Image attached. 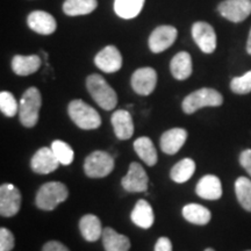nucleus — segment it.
Instances as JSON below:
<instances>
[{
  "mask_svg": "<svg viewBox=\"0 0 251 251\" xmlns=\"http://www.w3.org/2000/svg\"><path fill=\"white\" fill-rule=\"evenodd\" d=\"M15 246L14 235L7 228H0V251H11Z\"/></svg>",
  "mask_w": 251,
  "mask_h": 251,
  "instance_id": "nucleus-33",
  "label": "nucleus"
},
{
  "mask_svg": "<svg viewBox=\"0 0 251 251\" xmlns=\"http://www.w3.org/2000/svg\"><path fill=\"white\" fill-rule=\"evenodd\" d=\"M59 164L61 163L56 158L51 148L47 147L37 150L30 161L31 170L40 175H48L50 172H54Z\"/></svg>",
  "mask_w": 251,
  "mask_h": 251,
  "instance_id": "nucleus-14",
  "label": "nucleus"
},
{
  "mask_svg": "<svg viewBox=\"0 0 251 251\" xmlns=\"http://www.w3.org/2000/svg\"><path fill=\"white\" fill-rule=\"evenodd\" d=\"M248 251H251V250H248Z\"/></svg>",
  "mask_w": 251,
  "mask_h": 251,
  "instance_id": "nucleus-39",
  "label": "nucleus"
},
{
  "mask_svg": "<svg viewBox=\"0 0 251 251\" xmlns=\"http://www.w3.org/2000/svg\"><path fill=\"white\" fill-rule=\"evenodd\" d=\"M27 25L31 30L41 35H51L57 28L55 18L45 11L31 12L27 18Z\"/></svg>",
  "mask_w": 251,
  "mask_h": 251,
  "instance_id": "nucleus-15",
  "label": "nucleus"
},
{
  "mask_svg": "<svg viewBox=\"0 0 251 251\" xmlns=\"http://www.w3.org/2000/svg\"><path fill=\"white\" fill-rule=\"evenodd\" d=\"M97 7V0H65L63 4V12L69 17H78L92 13Z\"/></svg>",
  "mask_w": 251,
  "mask_h": 251,
  "instance_id": "nucleus-26",
  "label": "nucleus"
},
{
  "mask_svg": "<svg viewBox=\"0 0 251 251\" xmlns=\"http://www.w3.org/2000/svg\"><path fill=\"white\" fill-rule=\"evenodd\" d=\"M235 193L238 202L248 212H251V180L240 177L235 181Z\"/></svg>",
  "mask_w": 251,
  "mask_h": 251,
  "instance_id": "nucleus-29",
  "label": "nucleus"
},
{
  "mask_svg": "<svg viewBox=\"0 0 251 251\" xmlns=\"http://www.w3.org/2000/svg\"><path fill=\"white\" fill-rule=\"evenodd\" d=\"M157 84V72L155 69L140 68L131 76V87L140 96H149L153 92Z\"/></svg>",
  "mask_w": 251,
  "mask_h": 251,
  "instance_id": "nucleus-12",
  "label": "nucleus"
},
{
  "mask_svg": "<svg viewBox=\"0 0 251 251\" xmlns=\"http://www.w3.org/2000/svg\"><path fill=\"white\" fill-rule=\"evenodd\" d=\"M205 251H215L214 249H212V248H207V249Z\"/></svg>",
  "mask_w": 251,
  "mask_h": 251,
  "instance_id": "nucleus-38",
  "label": "nucleus"
},
{
  "mask_svg": "<svg viewBox=\"0 0 251 251\" xmlns=\"http://www.w3.org/2000/svg\"><path fill=\"white\" fill-rule=\"evenodd\" d=\"M247 52L249 55H251V29H250L249 37H248V42H247Z\"/></svg>",
  "mask_w": 251,
  "mask_h": 251,
  "instance_id": "nucleus-37",
  "label": "nucleus"
},
{
  "mask_svg": "<svg viewBox=\"0 0 251 251\" xmlns=\"http://www.w3.org/2000/svg\"><path fill=\"white\" fill-rule=\"evenodd\" d=\"M114 158L108 152L97 150L90 153L84 162V171L90 178L107 177L114 170Z\"/></svg>",
  "mask_w": 251,
  "mask_h": 251,
  "instance_id": "nucleus-6",
  "label": "nucleus"
},
{
  "mask_svg": "<svg viewBox=\"0 0 251 251\" xmlns=\"http://www.w3.org/2000/svg\"><path fill=\"white\" fill-rule=\"evenodd\" d=\"M155 251H172V243L168 237H159L157 240Z\"/></svg>",
  "mask_w": 251,
  "mask_h": 251,
  "instance_id": "nucleus-36",
  "label": "nucleus"
},
{
  "mask_svg": "<svg viewBox=\"0 0 251 251\" xmlns=\"http://www.w3.org/2000/svg\"><path fill=\"white\" fill-rule=\"evenodd\" d=\"M170 71L176 79L185 80L192 75V58L186 51H180L174 56L170 63Z\"/></svg>",
  "mask_w": 251,
  "mask_h": 251,
  "instance_id": "nucleus-20",
  "label": "nucleus"
},
{
  "mask_svg": "<svg viewBox=\"0 0 251 251\" xmlns=\"http://www.w3.org/2000/svg\"><path fill=\"white\" fill-rule=\"evenodd\" d=\"M42 251H70L64 244L57 241H49L42 248Z\"/></svg>",
  "mask_w": 251,
  "mask_h": 251,
  "instance_id": "nucleus-35",
  "label": "nucleus"
},
{
  "mask_svg": "<svg viewBox=\"0 0 251 251\" xmlns=\"http://www.w3.org/2000/svg\"><path fill=\"white\" fill-rule=\"evenodd\" d=\"M69 115L77 127L84 130L97 129L101 126V118L92 106L87 105L83 100L76 99L69 103Z\"/></svg>",
  "mask_w": 251,
  "mask_h": 251,
  "instance_id": "nucleus-4",
  "label": "nucleus"
},
{
  "mask_svg": "<svg viewBox=\"0 0 251 251\" xmlns=\"http://www.w3.org/2000/svg\"><path fill=\"white\" fill-rule=\"evenodd\" d=\"M148 175L143 166L137 162L130 163L128 174L122 178L121 185L127 192H144L148 188Z\"/></svg>",
  "mask_w": 251,
  "mask_h": 251,
  "instance_id": "nucleus-9",
  "label": "nucleus"
},
{
  "mask_svg": "<svg viewBox=\"0 0 251 251\" xmlns=\"http://www.w3.org/2000/svg\"><path fill=\"white\" fill-rule=\"evenodd\" d=\"M134 149H135V152L137 153V156H139L147 165L148 166L156 165L158 156H157L155 146H153L152 141L150 140L149 137L147 136L139 137V139L134 142Z\"/></svg>",
  "mask_w": 251,
  "mask_h": 251,
  "instance_id": "nucleus-25",
  "label": "nucleus"
},
{
  "mask_svg": "<svg viewBox=\"0 0 251 251\" xmlns=\"http://www.w3.org/2000/svg\"><path fill=\"white\" fill-rule=\"evenodd\" d=\"M0 111L8 118L14 117L19 113V103L11 92L2 91L0 93Z\"/></svg>",
  "mask_w": 251,
  "mask_h": 251,
  "instance_id": "nucleus-31",
  "label": "nucleus"
},
{
  "mask_svg": "<svg viewBox=\"0 0 251 251\" xmlns=\"http://www.w3.org/2000/svg\"><path fill=\"white\" fill-rule=\"evenodd\" d=\"M144 1L146 0H114V11L118 17L130 20L141 13Z\"/></svg>",
  "mask_w": 251,
  "mask_h": 251,
  "instance_id": "nucleus-27",
  "label": "nucleus"
},
{
  "mask_svg": "<svg viewBox=\"0 0 251 251\" xmlns=\"http://www.w3.org/2000/svg\"><path fill=\"white\" fill-rule=\"evenodd\" d=\"M69 197L68 187L59 181H49L43 184L37 191L35 203L42 211H52Z\"/></svg>",
  "mask_w": 251,
  "mask_h": 251,
  "instance_id": "nucleus-5",
  "label": "nucleus"
},
{
  "mask_svg": "<svg viewBox=\"0 0 251 251\" xmlns=\"http://www.w3.org/2000/svg\"><path fill=\"white\" fill-rule=\"evenodd\" d=\"M230 89L236 94H248L251 92V70L241 77H235L230 81Z\"/></svg>",
  "mask_w": 251,
  "mask_h": 251,
  "instance_id": "nucleus-32",
  "label": "nucleus"
},
{
  "mask_svg": "<svg viewBox=\"0 0 251 251\" xmlns=\"http://www.w3.org/2000/svg\"><path fill=\"white\" fill-rule=\"evenodd\" d=\"M218 9L222 17L231 23H242L251 14V0H224Z\"/></svg>",
  "mask_w": 251,
  "mask_h": 251,
  "instance_id": "nucleus-8",
  "label": "nucleus"
},
{
  "mask_svg": "<svg viewBox=\"0 0 251 251\" xmlns=\"http://www.w3.org/2000/svg\"><path fill=\"white\" fill-rule=\"evenodd\" d=\"M224 102V97L214 89L203 87L185 97L181 103L183 111L186 114H193L198 109L203 107H219Z\"/></svg>",
  "mask_w": 251,
  "mask_h": 251,
  "instance_id": "nucleus-3",
  "label": "nucleus"
},
{
  "mask_svg": "<svg viewBox=\"0 0 251 251\" xmlns=\"http://www.w3.org/2000/svg\"><path fill=\"white\" fill-rule=\"evenodd\" d=\"M51 150L54 151L56 158L62 165H70L74 162L75 152L68 143L64 141L56 140L51 143Z\"/></svg>",
  "mask_w": 251,
  "mask_h": 251,
  "instance_id": "nucleus-30",
  "label": "nucleus"
},
{
  "mask_svg": "<svg viewBox=\"0 0 251 251\" xmlns=\"http://www.w3.org/2000/svg\"><path fill=\"white\" fill-rule=\"evenodd\" d=\"M177 35L178 31L174 26L157 27L149 36V48L153 54H159L174 45Z\"/></svg>",
  "mask_w": 251,
  "mask_h": 251,
  "instance_id": "nucleus-11",
  "label": "nucleus"
},
{
  "mask_svg": "<svg viewBox=\"0 0 251 251\" xmlns=\"http://www.w3.org/2000/svg\"><path fill=\"white\" fill-rule=\"evenodd\" d=\"M194 171H196V163L193 159L184 158L172 166L170 177L172 180L178 184L186 183L188 179H191Z\"/></svg>",
  "mask_w": 251,
  "mask_h": 251,
  "instance_id": "nucleus-28",
  "label": "nucleus"
},
{
  "mask_svg": "<svg viewBox=\"0 0 251 251\" xmlns=\"http://www.w3.org/2000/svg\"><path fill=\"white\" fill-rule=\"evenodd\" d=\"M187 140V131L183 128H172L161 136V149L168 155H175L181 149Z\"/></svg>",
  "mask_w": 251,
  "mask_h": 251,
  "instance_id": "nucleus-17",
  "label": "nucleus"
},
{
  "mask_svg": "<svg viewBox=\"0 0 251 251\" xmlns=\"http://www.w3.org/2000/svg\"><path fill=\"white\" fill-rule=\"evenodd\" d=\"M183 216L188 222L197 226H205L212 219L211 211L199 203H188L184 206Z\"/></svg>",
  "mask_w": 251,
  "mask_h": 251,
  "instance_id": "nucleus-24",
  "label": "nucleus"
},
{
  "mask_svg": "<svg viewBox=\"0 0 251 251\" xmlns=\"http://www.w3.org/2000/svg\"><path fill=\"white\" fill-rule=\"evenodd\" d=\"M94 63L100 70L106 74H114L122 67V56L114 46H107L97 54Z\"/></svg>",
  "mask_w": 251,
  "mask_h": 251,
  "instance_id": "nucleus-13",
  "label": "nucleus"
},
{
  "mask_svg": "<svg viewBox=\"0 0 251 251\" xmlns=\"http://www.w3.org/2000/svg\"><path fill=\"white\" fill-rule=\"evenodd\" d=\"M192 36L194 42L205 54H212L216 49V34L211 25L198 21L192 26Z\"/></svg>",
  "mask_w": 251,
  "mask_h": 251,
  "instance_id": "nucleus-10",
  "label": "nucleus"
},
{
  "mask_svg": "<svg viewBox=\"0 0 251 251\" xmlns=\"http://www.w3.org/2000/svg\"><path fill=\"white\" fill-rule=\"evenodd\" d=\"M102 246L105 251H129L130 241L126 235L119 234L113 228L106 227L102 231Z\"/></svg>",
  "mask_w": 251,
  "mask_h": 251,
  "instance_id": "nucleus-22",
  "label": "nucleus"
},
{
  "mask_svg": "<svg viewBox=\"0 0 251 251\" xmlns=\"http://www.w3.org/2000/svg\"><path fill=\"white\" fill-rule=\"evenodd\" d=\"M240 164L251 177V149H247L240 155Z\"/></svg>",
  "mask_w": 251,
  "mask_h": 251,
  "instance_id": "nucleus-34",
  "label": "nucleus"
},
{
  "mask_svg": "<svg viewBox=\"0 0 251 251\" xmlns=\"http://www.w3.org/2000/svg\"><path fill=\"white\" fill-rule=\"evenodd\" d=\"M79 229L83 237L89 242H96L102 236L103 229L101 227V222L98 216L93 214H86L80 219Z\"/></svg>",
  "mask_w": 251,
  "mask_h": 251,
  "instance_id": "nucleus-23",
  "label": "nucleus"
},
{
  "mask_svg": "<svg viewBox=\"0 0 251 251\" xmlns=\"http://www.w3.org/2000/svg\"><path fill=\"white\" fill-rule=\"evenodd\" d=\"M21 207V193L17 186L12 184H2L0 186V215L11 218L18 214Z\"/></svg>",
  "mask_w": 251,
  "mask_h": 251,
  "instance_id": "nucleus-7",
  "label": "nucleus"
},
{
  "mask_svg": "<svg viewBox=\"0 0 251 251\" xmlns=\"http://www.w3.org/2000/svg\"><path fill=\"white\" fill-rule=\"evenodd\" d=\"M41 58L37 55H15L12 59V70L18 76H29L41 68Z\"/></svg>",
  "mask_w": 251,
  "mask_h": 251,
  "instance_id": "nucleus-19",
  "label": "nucleus"
},
{
  "mask_svg": "<svg viewBox=\"0 0 251 251\" xmlns=\"http://www.w3.org/2000/svg\"><path fill=\"white\" fill-rule=\"evenodd\" d=\"M131 221L134 222L137 227L143 229H149L155 222V215H153L152 207L150 203L144 199H140L134 206L133 212H131Z\"/></svg>",
  "mask_w": 251,
  "mask_h": 251,
  "instance_id": "nucleus-21",
  "label": "nucleus"
},
{
  "mask_svg": "<svg viewBox=\"0 0 251 251\" xmlns=\"http://www.w3.org/2000/svg\"><path fill=\"white\" fill-rule=\"evenodd\" d=\"M86 87L94 101L105 111H112L118 103L117 92L100 75L93 74L87 77Z\"/></svg>",
  "mask_w": 251,
  "mask_h": 251,
  "instance_id": "nucleus-1",
  "label": "nucleus"
},
{
  "mask_svg": "<svg viewBox=\"0 0 251 251\" xmlns=\"http://www.w3.org/2000/svg\"><path fill=\"white\" fill-rule=\"evenodd\" d=\"M196 192L206 200H218L222 196L221 180L214 175H206L198 181Z\"/></svg>",
  "mask_w": 251,
  "mask_h": 251,
  "instance_id": "nucleus-18",
  "label": "nucleus"
},
{
  "mask_svg": "<svg viewBox=\"0 0 251 251\" xmlns=\"http://www.w3.org/2000/svg\"><path fill=\"white\" fill-rule=\"evenodd\" d=\"M41 106H42V96L39 89L29 87L25 91L19 102V118L24 127L31 128L37 124Z\"/></svg>",
  "mask_w": 251,
  "mask_h": 251,
  "instance_id": "nucleus-2",
  "label": "nucleus"
},
{
  "mask_svg": "<svg viewBox=\"0 0 251 251\" xmlns=\"http://www.w3.org/2000/svg\"><path fill=\"white\" fill-rule=\"evenodd\" d=\"M111 122L115 136L119 140H129L134 134V122L130 113L125 109H119L112 114Z\"/></svg>",
  "mask_w": 251,
  "mask_h": 251,
  "instance_id": "nucleus-16",
  "label": "nucleus"
}]
</instances>
